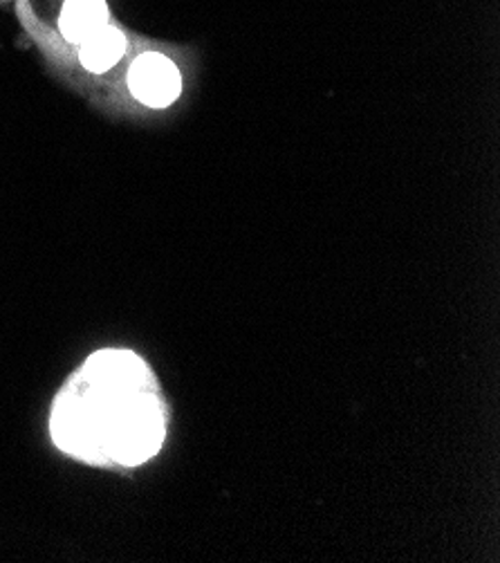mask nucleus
I'll use <instances>...</instances> for the list:
<instances>
[{
  "label": "nucleus",
  "instance_id": "1",
  "mask_svg": "<svg viewBox=\"0 0 500 563\" xmlns=\"http://www.w3.org/2000/svg\"><path fill=\"white\" fill-rule=\"evenodd\" d=\"M148 379V368L133 353H97L54 405V440L90 461L105 454L124 465L144 463L164 440L162 411L146 393Z\"/></svg>",
  "mask_w": 500,
  "mask_h": 563
},
{
  "label": "nucleus",
  "instance_id": "4",
  "mask_svg": "<svg viewBox=\"0 0 500 563\" xmlns=\"http://www.w3.org/2000/svg\"><path fill=\"white\" fill-rule=\"evenodd\" d=\"M126 52V38L120 30L105 25L81 43V64L90 73H108Z\"/></svg>",
  "mask_w": 500,
  "mask_h": 563
},
{
  "label": "nucleus",
  "instance_id": "2",
  "mask_svg": "<svg viewBox=\"0 0 500 563\" xmlns=\"http://www.w3.org/2000/svg\"><path fill=\"white\" fill-rule=\"evenodd\" d=\"M129 88L142 103L151 108H166L178 99L182 77L171 59H166L164 54L148 52L135 59L129 73Z\"/></svg>",
  "mask_w": 500,
  "mask_h": 563
},
{
  "label": "nucleus",
  "instance_id": "3",
  "mask_svg": "<svg viewBox=\"0 0 500 563\" xmlns=\"http://www.w3.org/2000/svg\"><path fill=\"white\" fill-rule=\"evenodd\" d=\"M105 25L108 8L103 0H66L59 27L70 43H84Z\"/></svg>",
  "mask_w": 500,
  "mask_h": 563
}]
</instances>
